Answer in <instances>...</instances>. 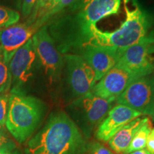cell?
<instances>
[{
    "label": "cell",
    "mask_w": 154,
    "mask_h": 154,
    "mask_svg": "<svg viewBox=\"0 0 154 154\" xmlns=\"http://www.w3.org/2000/svg\"><path fill=\"white\" fill-rule=\"evenodd\" d=\"M20 14L18 11L0 5V29L7 28L19 22Z\"/></svg>",
    "instance_id": "cell-17"
},
{
    "label": "cell",
    "mask_w": 154,
    "mask_h": 154,
    "mask_svg": "<svg viewBox=\"0 0 154 154\" xmlns=\"http://www.w3.org/2000/svg\"><path fill=\"white\" fill-rule=\"evenodd\" d=\"M142 116H143L142 113L126 106H114L98 127L95 137L99 141L108 142L127 124Z\"/></svg>",
    "instance_id": "cell-13"
},
{
    "label": "cell",
    "mask_w": 154,
    "mask_h": 154,
    "mask_svg": "<svg viewBox=\"0 0 154 154\" xmlns=\"http://www.w3.org/2000/svg\"><path fill=\"white\" fill-rule=\"evenodd\" d=\"M11 95V79L0 88V126H5Z\"/></svg>",
    "instance_id": "cell-16"
},
{
    "label": "cell",
    "mask_w": 154,
    "mask_h": 154,
    "mask_svg": "<svg viewBox=\"0 0 154 154\" xmlns=\"http://www.w3.org/2000/svg\"><path fill=\"white\" fill-rule=\"evenodd\" d=\"M88 143L63 111H54L25 143L24 154H86Z\"/></svg>",
    "instance_id": "cell-2"
},
{
    "label": "cell",
    "mask_w": 154,
    "mask_h": 154,
    "mask_svg": "<svg viewBox=\"0 0 154 154\" xmlns=\"http://www.w3.org/2000/svg\"><path fill=\"white\" fill-rule=\"evenodd\" d=\"M136 79L129 71L116 64L94 86L91 92L102 99H116Z\"/></svg>",
    "instance_id": "cell-12"
},
{
    "label": "cell",
    "mask_w": 154,
    "mask_h": 154,
    "mask_svg": "<svg viewBox=\"0 0 154 154\" xmlns=\"http://www.w3.org/2000/svg\"><path fill=\"white\" fill-rule=\"evenodd\" d=\"M126 19L113 32H103L92 24L82 34L80 45L91 44L126 50L143 42H154L153 19L138 5L137 0H123Z\"/></svg>",
    "instance_id": "cell-1"
},
{
    "label": "cell",
    "mask_w": 154,
    "mask_h": 154,
    "mask_svg": "<svg viewBox=\"0 0 154 154\" xmlns=\"http://www.w3.org/2000/svg\"><path fill=\"white\" fill-rule=\"evenodd\" d=\"M47 22L45 17L32 12L26 22L17 23L2 29L0 32V47L3 51L6 62L9 65L14 53Z\"/></svg>",
    "instance_id": "cell-7"
},
{
    "label": "cell",
    "mask_w": 154,
    "mask_h": 154,
    "mask_svg": "<svg viewBox=\"0 0 154 154\" xmlns=\"http://www.w3.org/2000/svg\"><path fill=\"white\" fill-rule=\"evenodd\" d=\"M57 0H49V2H48V5L47 6V7H46V8L44 9H43V10L39 11L38 12L42 13V12H44V11H45L46 10H47V9H50L51 7H52L53 6L55 5L56 2H57Z\"/></svg>",
    "instance_id": "cell-26"
},
{
    "label": "cell",
    "mask_w": 154,
    "mask_h": 154,
    "mask_svg": "<svg viewBox=\"0 0 154 154\" xmlns=\"http://www.w3.org/2000/svg\"><path fill=\"white\" fill-rule=\"evenodd\" d=\"M41 64L42 72L50 90L59 87L61 79L63 59L53 38L44 25L32 37Z\"/></svg>",
    "instance_id": "cell-6"
},
{
    "label": "cell",
    "mask_w": 154,
    "mask_h": 154,
    "mask_svg": "<svg viewBox=\"0 0 154 154\" xmlns=\"http://www.w3.org/2000/svg\"><path fill=\"white\" fill-rule=\"evenodd\" d=\"M38 0H22L21 11L24 18L29 17L36 7Z\"/></svg>",
    "instance_id": "cell-22"
},
{
    "label": "cell",
    "mask_w": 154,
    "mask_h": 154,
    "mask_svg": "<svg viewBox=\"0 0 154 154\" xmlns=\"http://www.w3.org/2000/svg\"><path fill=\"white\" fill-rule=\"evenodd\" d=\"M129 154H153V153H151L149 150H147L146 149H143L141 150H138V151L132 152V153H131Z\"/></svg>",
    "instance_id": "cell-27"
},
{
    "label": "cell",
    "mask_w": 154,
    "mask_h": 154,
    "mask_svg": "<svg viewBox=\"0 0 154 154\" xmlns=\"http://www.w3.org/2000/svg\"><path fill=\"white\" fill-rule=\"evenodd\" d=\"M17 149V143L5 131H0V154L9 153Z\"/></svg>",
    "instance_id": "cell-19"
},
{
    "label": "cell",
    "mask_w": 154,
    "mask_h": 154,
    "mask_svg": "<svg viewBox=\"0 0 154 154\" xmlns=\"http://www.w3.org/2000/svg\"><path fill=\"white\" fill-rule=\"evenodd\" d=\"M152 130L151 123L149 119L147 121L139 128V130L135 134L132 141L131 142L128 149L124 152L125 154H129L138 150L145 149L146 147L148 137Z\"/></svg>",
    "instance_id": "cell-15"
},
{
    "label": "cell",
    "mask_w": 154,
    "mask_h": 154,
    "mask_svg": "<svg viewBox=\"0 0 154 154\" xmlns=\"http://www.w3.org/2000/svg\"><path fill=\"white\" fill-rule=\"evenodd\" d=\"M151 132L153 133V134H154V128H152V130H151Z\"/></svg>",
    "instance_id": "cell-29"
},
{
    "label": "cell",
    "mask_w": 154,
    "mask_h": 154,
    "mask_svg": "<svg viewBox=\"0 0 154 154\" xmlns=\"http://www.w3.org/2000/svg\"><path fill=\"white\" fill-rule=\"evenodd\" d=\"M86 154H114L100 142L88 143Z\"/></svg>",
    "instance_id": "cell-21"
},
{
    "label": "cell",
    "mask_w": 154,
    "mask_h": 154,
    "mask_svg": "<svg viewBox=\"0 0 154 154\" xmlns=\"http://www.w3.org/2000/svg\"><path fill=\"white\" fill-rule=\"evenodd\" d=\"M153 118H154V117H153Z\"/></svg>",
    "instance_id": "cell-32"
},
{
    "label": "cell",
    "mask_w": 154,
    "mask_h": 154,
    "mask_svg": "<svg viewBox=\"0 0 154 154\" xmlns=\"http://www.w3.org/2000/svg\"><path fill=\"white\" fill-rule=\"evenodd\" d=\"M2 129V126H0V131H1Z\"/></svg>",
    "instance_id": "cell-30"
},
{
    "label": "cell",
    "mask_w": 154,
    "mask_h": 154,
    "mask_svg": "<svg viewBox=\"0 0 154 154\" xmlns=\"http://www.w3.org/2000/svg\"><path fill=\"white\" fill-rule=\"evenodd\" d=\"M0 5L14 10H21L22 0H0Z\"/></svg>",
    "instance_id": "cell-23"
},
{
    "label": "cell",
    "mask_w": 154,
    "mask_h": 154,
    "mask_svg": "<svg viewBox=\"0 0 154 154\" xmlns=\"http://www.w3.org/2000/svg\"><path fill=\"white\" fill-rule=\"evenodd\" d=\"M66 81L73 97L79 98L92 91L96 85V74L79 55L67 54L64 56Z\"/></svg>",
    "instance_id": "cell-9"
},
{
    "label": "cell",
    "mask_w": 154,
    "mask_h": 154,
    "mask_svg": "<svg viewBox=\"0 0 154 154\" xmlns=\"http://www.w3.org/2000/svg\"><path fill=\"white\" fill-rule=\"evenodd\" d=\"M1 31H2V29H0V32H1Z\"/></svg>",
    "instance_id": "cell-31"
},
{
    "label": "cell",
    "mask_w": 154,
    "mask_h": 154,
    "mask_svg": "<svg viewBox=\"0 0 154 154\" xmlns=\"http://www.w3.org/2000/svg\"><path fill=\"white\" fill-rule=\"evenodd\" d=\"M42 100L29 94L11 92L6 127L17 143H26L42 123L47 112Z\"/></svg>",
    "instance_id": "cell-3"
},
{
    "label": "cell",
    "mask_w": 154,
    "mask_h": 154,
    "mask_svg": "<svg viewBox=\"0 0 154 154\" xmlns=\"http://www.w3.org/2000/svg\"><path fill=\"white\" fill-rule=\"evenodd\" d=\"M117 65L137 78L154 74V42H143L126 49Z\"/></svg>",
    "instance_id": "cell-10"
},
{
    "label": "cell",
    "mask_w": 154,
    "mask_h": 154,
    "mask_svg": "<svg viewBox=\"0 0 154 154\" xmlns=\"http://www.w3.org/2000/svg\"><path fill=\"white\" fill-rule=\"evenodd\" d=\"M9 70L11 92L28 94L37 78L44 76L32 38L13 55Z\"/></svg>",
    "instance_id": "cell-5"
},
{
    "label": "cell",
    "mask_w": 154,
    "mask_h": 154,
    "mask_svg": "<svg viewBox=\"0 0 154 154\" xmlns=\"http://www.w3.org/2000/svg\"><path fill=\"white\" fill-rule=\"evenodd\" d=\"M48 2H49V0H38L36 7L34 8L33 11L38 12V11L43 10L47 7Z\"/></svg>",
    "instance_id": "cell-25"
},
{
    "label": "cell",
    "mask_w": 154,
    "mask_h": 154,
    "mask_svg": "<svg viewBox=\"0 0 154 154\" xmlns=\"http://www.w3.org/2000/svg\"><path fill=\"white\" fill-rule=\"evenodd\" d=\"M115 101L116 99H102L90 92L71 102L66 113L88 139L95 134Z\"/></svg>",
    "instance_id": "cell-4"
},
{
    "label": "cell",
    "mask_w": 154,
    "mask_h": 154,
    "mask_svg": "<svg viewBox=\"0 0 154 154\" xmlns=\"http://www.w3.org/2000/svg\"><path fill=\"white\" fill-rule=\"evenodd\" d=\"M2 154H23L22 151H21L20 149H19L18 148L16 149L14 151H11V152H9V153H2Z\"/></svg>",
    "instance_id": "cell-28"
},
{
    "label": "cell",
    "mask_w": 154,
    "mask_h": 154,
    "mask_svg": "<svg viewBox=\"0 0 154 154\" xmlns=\"http://www.w3.org/2000/svg\"><path fill=\"white\" fill-rule=\"evenodd\" d=\"M148 119V117L142 116L134 119L123 127L108 141L111 149L117 153H124L132 141L135 134Z\"/></svg>",
    "instance_id": "cell-14"
},
{
    "label": "cell",
    "mask_w": 154,
    "mask_h": 154,
    "mask_svg": "<svg viewBox=\"0 0 154 154\" xmlns=\"http://www.w3.org/2000/svg\"><path fill=\"white\" fill-rule=\"evenodd\" d=\"M116 102L154 117V74L133 81Z\"/></svg>",
    "instance_id": "cell-8"
},
{
    "label": "cell",
    "mask_w": 154,
    "mask_h": 154,
    "mask_svg": "<svg viewBox=\"0 0 154 154\" xmlns=\"http://www.w3.org/2000/svg\"><path fill=\"white\" fill-rule=\"evenodd\" d=\"M76 1L77 0H57V2L52 7L44 11V12L39 13V14L41 16L44 17L49 21L50 19L52 18L56 14H59L65 8L70 7L71 5L76 3Z\"/></svg>",
    "instance_id": "cell-18"
},
{
    "label": "cell",
    "mask_w": 154,
    "mask_h": 154,
    "mask_svg": "<svg viewBox=\"0 0 154 154\" xmlns=\"http://www.w3.org/2000/svg\"><path fill=\"white\" fill-rule=\"evenodd\" d=\"M9 79V64L6 62L5 56L0 47V88L3 86Z\"/></svg>",
    "instance_id": "cell-20"
},
{
    "label": "cell",
    "mask_w": 154,
    "mask_h": 154,
    "mask_svg": "<svg viewBox=\"0 0 154 154\" xmlns=\"http://www.w3.org/2000/svg\"><path fill=\"white\" fill-rule=\"evenodd\" d=\"M81 57L95 72L96 82L118 63L126 51L115 47L91 44H85L81 47Z\"/></svg>",
    "instance_id": "cell-11"
},
{
    "label": "cell",
    "mask_w": 154,
    "mask_h": 154,
    "mask_svg": "<svg viewBox=\"0 0 154 154\" xmlns=\"http://www.w3.org/2000/svg\"><path fill=\"white\" fill-rule=\"evenodd\" d=\"M146 149L154 154V134L151 131L146 143Z\"/></svg>",
    "instance_id": "cell-24"
}]
</instances>
